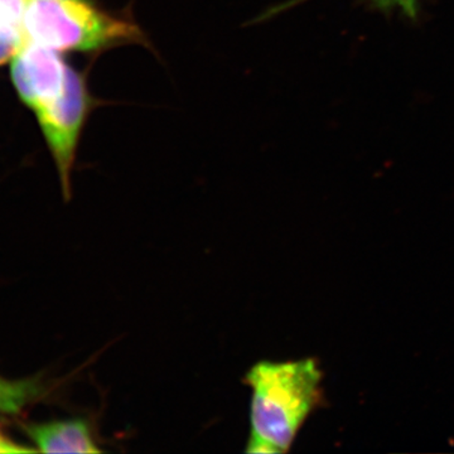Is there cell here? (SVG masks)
<instances>
[{"mask_svg":"<svg viewBox=\"0 0 454 454\" xmlns=\"http://www.w3.org/2000/svg\"><path fill=\"white\" fill-rule=\"evenodd\" d=\"M321 370L313 358L255 364L244 378L252 390L247 452H288L301 427L321 402Z\"/></svg>","mask_w":454,"mask_h":454,"instance_id":"cell-1","label":"cell"},{"mask_svg":"<svg viewBox=\"0 0 454 454\" xmlns=\"http://www.w3.org/2000/svg\"><path fill=\"white\" fill-rule=\"evenodd\" d=\"M27 37L57 51H95L140 40L130 23L107 16L88 0H28Z\"/></svg>","mask_w":454,"mask_h":454,"instance_id":"cell-2","label":"cell"},{"mask_svg":"<svg viewBox=\"0 0 454 454\" xmlns=\"http://www.w3.org/2000/svg\"><path fill=\"white\" fill-rule=\"evenodd\" d=\"M91 104L85 80L67 66L62 94L35 112L55 160L66 201L71 199V172L77 142Z\"/></svg>","mask_w":454,"mask_h":454,"instance_id":"cell-3","label":"cell"},{"mask_svg":"<svg viewBox=\"0 0 454 454\" xmlns=\"http://www.w3.org/2000/svg\"><path fill=\"white\" fill-rule=\"evenodd\" d=\"M66 70L52 49L28 38L13 57L12 80L23 103L37 112L62 94Z\"/></svg>","mask_w":454,"mask_h":454,"instance_id":"cell-4","label":"cell"},{"mask_svg":"<svg viewBox=\"0 0 454 454\" xmlns=\"http://www.w3.org/2000/svg\"><path fill=\"white\" fill-rule=\"evenodd\" d=\"M37 452L100 453L97 438L88 420L82 418L29 423L23 427Z\"/></svg>","mask_w":454,"mask_h":454,"instance_id":"cell-5","label":"cell"},{"mask_svg":"<svg viewBox=\"0 0 454 454\" xmlns=\"http://www.w3.org/2000/svg\"><path fill=\"white\" fill-rule=\"evenodd\" d=\"M41 393L42 387L38 381L9 380L0 376V414H20Z\"/></svg>","mask_w":454,"mask_h":454,"instance_id":"cell-6","label":"cell"},{"mask_svg":"<svg viewBox=\"0 0 454 454\" xmlns=\"http://www.w3.org/2000/svg\"><path fill=\"white\" fill-rule=\"evenodd\" d=\"M28 0H0V35L20 42L28 40L25 16Z\"/></svg>","mask_w":454,"mask_h":454,"instance_id":"cell-7","label":"cell"},{"mask_svg":"<svg viewBox=\"0 0 454 454\" xmlns=\"http://www.w3.org/2000/svg\"><path fill=\"white\" fill-rule=\"evenodd\" d=\"M303 2V0H298ZM381 11H400L404 16L415 20L419 12V0H370Z\"/></svg>","mask_w":454,"mask_h":454,"instance_id":"cell-8","label":"cell"},{"mask_svg":"<svg viewBox=\"0 0 454 454\" xmlns=\"http://www.w3.org/2000/svg\"><path fill=\"white\" fill-rule=\"evenodd\" d=\"M23 43L22 42L13 40V38L0 35V65L4 64L8 59H13Z\"/></svg>","mask_w":454,"mask_h":454,"instance_id":"cell-9","label":"cell"},{"mask_svg":"<svg viewBox=\"0 0 454 454\" xmlns=\"http://www.w3.org/2000/svg\"><path fill=\"white\" fill-rule=\"evenodd\" d=\"M37 450L35 448L20 446L13 439L9 438L0 429V454H13V453H35Z\"/></svg>","mask_w":454,"mask_h":454,"instance_id":"cell-10","label":"cell"},{"mask_svg":"<svg viewBox=\"0 0 454 454\" xmlns=\"http://www.w3.org/2000/svg\"><path fill=\"white\" fill-rule=\"evenodd\" d=\"M88 2H90V0H88Z\"/></svg>","mask_w":454,"mask_h":454,"instance_id":"cell-11","label":"cell"}]
</instances>
